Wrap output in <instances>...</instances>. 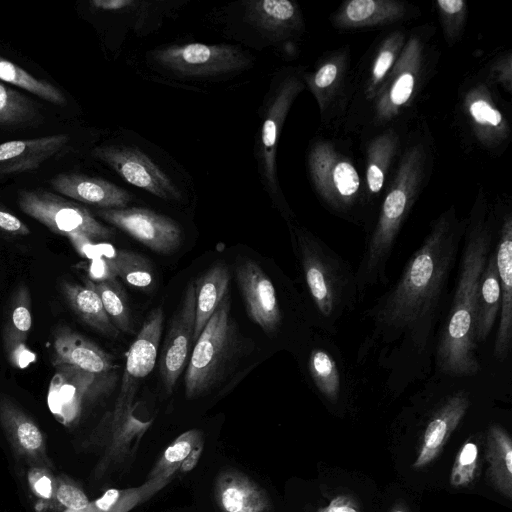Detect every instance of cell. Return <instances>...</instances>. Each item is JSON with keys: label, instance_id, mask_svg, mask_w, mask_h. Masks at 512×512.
<instances>
[{"label": "cell", "instance_id": "obj_1", "mask_svg": "<svg viewBox=\"0 0 512 512\" xmlns=\"http://www.w3.org/2000/svg\"><path fill=\"white\" fill-rule=\"evenodd\" d=\"M462 230L439 223L405 263L398 279L367 309L356 364H374L395 395L425 380L449 306V284Z\"/></svg>", "mask_w": 512, "mask_h": 512}, {"label": "cell", "instance_id": "obj_2", "mask_svg": "<svg viewBox=\"0 0 512 512\" xmlns=\"http://www.w3.org/2000/svg\"><path fill=\"white\" fill-rule=\"evenodd\" d=\"M466 236L434 356L435 371L451 377L473 376L480 370L474 338L476 300L481 274L494 249L488 229L476 227Z\"/></svg>", "mask_w": 512, "mask_h": 512}, {"label": "cell", "instance_id": "obj_3", "mask_svg": "<svg viewBox=\"0 0 512 512\" xmlns=\"http://www.w3.org/2000/svg\"><path fill=\"white\" fill-rule=\"evenodd\" d=\"M293 251L308 299L311 324L329 336L359 301L356 270L333 248L304 230L292 235Z\"/></svg>", "mask_w": 512, "mask_h": 512}, {"label": "cell", "instance_id": "obj_4", "mask_svg": "<svg viewBox=\"0 0 512 512\" xmlns=\"http://www.w3.org/2000/svg\"><path fill=\"white\" fill-rule=\"evenodd\" d=\"M250 348L231 314L228 293L196 339L184 377L185 396L197 399L211 392L235 370Z\"/></svg>", "mask_w": 512, "mask_h": 512}, {"label": "cell", "instance_id": "obj_5", "mask_svg": "<svg viewBox=\"0 0 512 512\" xmlns=\"http://www.w3.org/2000/svg\"><path fill=\"white\" fill-rule=\"evenodd\" d=\"M18 205L49 230L68 238L77 253L85 258H95V241L109 239L114 234L86 207L43 189L21 191Z\"/></svg>", "mask_w": 512, "mask_h": 512}, {"label": "cell", "instance_id": "obj_6", "mask_svg": "<svg viewBox=\"0 0 512 512\" xmlns=\"http://www.w3.org/2000/svg\"><path fill=\"white\" fill-rule=\"evenodd\" d=\"M54 367L47 405L55 419L68 427L78 423L85 408L108 395L118 380L115 370L96 374L71 365Z\"/></svg>", "mask_w": 512, "mask_h": 512}, {"label": "cell", "instance_id": "obj_7", "mask_svg": "<svg viewBox=\"0 0 512 512\" xmlns=\"http://www.w3.org/2000/svg\"><path fill=\"white\" fill-rule=\"evenodd\" d=\"M164 312L153 309L145 318L134 341L126 353L124 373L118 397L110 419L117 422L127 418L134 410V398L141 382L153 371L163 332Z\"/></svg>", "mask_w": 512, "mask_h": 512}, {"label": "cell", "instance_id": "obj_8", "mask_svg": "<svg viewBox=\"0 0 512 512\" xmlns=\"http://www.w3.org/2000/svg\"><path fill=\"white\" fill-rule=\"evenodd\" d=\"M161 66L186 76H212L246 68L250 60L232 45L191 43L154 50Z\"/></svg>", "mask_w": 512, "mask_h": 512}, {"label": "cell", "instance_id": "obj_9", "mask_svg": "<svg viewBox=\"0 0 512 512\" xmlns=\"http://www.w3.org/2000/svg\"><path fill=\"white\" fill-rule=\"evenodd\" d=\"M304 368L312 388L327 404L337 407L346 401L352 377L329 335L322 333L308 340Z\"/></svg>", "mask_w": 512, "mask_h": 512}, {"label": "cell", "instance_id": "obj_10", "mask_svg": "<svg viewBox=\"0 0 512 512\" xmlns=\"http://www.w3.org/2000/svg\"><path fill=\"white\" fill-rule=\"evenodd\" d=\"M235 277L248 317L266 335H278L285 315L270 276L257 262L244 258L235 268Z\"/></svg>", "mask_w": 512, "mask_h": 512}, {"label": "cell", "instance_id": "obj_11", "mask_svg": "<svg viewBox=\"0 0 512 512\" xmlns=\"http://www.w3.org/2000/svg\"><path fill=\"white\" fill-rule=\"evenodd\" d=\"M97 215L155 253L172 254L182 243L176 221L146 208L99 209Z\"/></svg>", "mask_w": 512, "mask_h": 512}, {"label": "cell", "instance_id": "obj_12", "mask_svg": "<svg viewBox=\"0 0 512 512\" xmlns=\"http://www.w3.org/2000/svg\"><path fill=\"white\" fill-rule=\"evenodd\" d=\"M92 155L133 186L164 200L181 199L179 190L170 178L136 147L104 145L94 148Z\"/></svg>", "mask_w": 512, "mask_h": 512}, {"label": "cell", "instance_id": "obj_13", "mask_svg": "<svg viewBox=\"0 0 512 512\" xmlns=\"http://www.w3.org/2000/svg\"><path fill=\"white\" fill-rule=\"evenodd\" d=\"M195 282L186 286L181 302L170 320L159 359V374L167 394H171L187 366L195 328Z\"/></svg>", "mask_w": 512, "mask_h": 512}, {"label": "cell", "instance_id": "obj_14", "mask_svg": "<svg viewBox=\"0 0 512 512\" xmlns=\"http://www.w3.org/2000/svg\"><path fill=\"white\" fill-rule=\"evenodd\" d=\"M0 425L16 456L31 467L53 470L41 429L28 414L5 396H0Z\"/></svg>", "mask_w": 512, "mask_h": 512}, {"label": "cell", "instance_id": "obj_15", "mask_svg": "<svg viewBox=\"0 0 512 512\" xmlns=\"http://www.w3.org/2000/svg\"><path fill=\"white\" fill-rule=\"evenodd\" d=\"M52 364L71 365L87 372L103 374L114 370L111 354L67 325L53 332Z\"/></svg>", "mask_w": 512, "mask_h": 512}, {"label": "cell", "instance_id": "obj_16", "mask_svg": "<svg viewBox=\"0 0 512 512\" xmlns=\"http://www.w3.org/2000/svg\"><path fill=\"white\" fill-rule=\"evenodd\" d=\"M31 307L30 291L27 285L22 283L11 298L2 333L7 360L17 369H24L36 360V354L27 346L28 334L33 323Z\"/></svg>", "mask_w": 512, "mask_h": 512}, {"label": "cell", "instance_id": "obj_17", "mask_svg": "<svg viewBox=\"0 0 512 512\" xmlns=\"http://www.w3.org/2000/svg\"><path fill=\"white\" fill-rule=\"evenodd\" d=\"M52 188L73 200L100 209L125 208L132 195L114 183L82 173H61L51 180Z\"/></svg>", "mask_w": 512, "mask_h": 512}, {"label": "cell", "instance_id": "obj_18", "mask_svg": "<svg viewBox=\"0 0 512 512\" xmlns=\"http://www.w3.org/2000/svg\"><path fill=\"white\" fill-rule=\"evenodd\" d=\"M470 405L468 393L456 391L443 400L433 413L424 431L422 444L415 468H422L432 462L441 452L450 435L458 426Z\"/></svg>", "mask_w": 512, "mask_h": 512}, {"label": "cell", "instance_id": "obj_19", "mask_svg": "<svg viewBox=\"0 0 512 512\" xmlns=\"http://www.w3.org/2000/svg\"><path fill=\"white\" fill-rule=\"evenodd\" d=\"M495 251V261L501 291V308L496 330L493 355L504 361L512 344V226L504 224Z\"/></svg>", "mask_w": 512, "mask_h": 512}, {"label": "cell", "instance_id": "obj_20", "mask_svg": "<svg viewBox=\"0 0 512 512\" xmlns=\"http://www.w3.org/2000/svg\"><path fill=\"white\" fill-rule=\"evenodd\" d=\"M68 134H54L0 144V174L10 175L37 169L68 143Z\"/></svg>", "mask_w": 512, "mask_h": 512}, {"label": "cell", "instance_id": "obj_21", "mask_svg": "<svg viewBox=\"0 0 512 512\" xmlns=\"http://www.w3.org/2000/svg\"><path fill=\"white\" fill-rule=\"evenodd\" d=\"M215 498L221 512H273L266 492L238 470L219 474Z\"/></svg>", "mask_w": 512, "mask_h": 512}, {"label": "cell", "instance_id": "obj_22", "mask_svg": "<svg viewBox=\"0 0 512 512\" xmlns=\"http://www.w3.org/2000/svg\"><path fill=\"white\" fill-rule=\"evenodd\" d=\"M230 279V268L225 263L219 262L196 280L193 346L217 307L229 293Z\"/></svg>", "mask_w": 512, "mask_h": 512}, {"label": "cell", "instance_id": "obj_23", "mask_svg": "<svg viewBox=\"0 0 512 512\" xmlns=\"http://www.w3.org/2000/svg\"><path fill=\"white\" fill-rule=\"evenodd\" d=\"M501 308V291L495 261V251H491L480 277L474 322V338L478 344L486 341Z\"/></svg>", "mask_w": 512, "mask_h": 512}, {"label": "cell", "instance_id": "obj_24", "mask_svg": "<svg viewBox=\"0 0 512 512\" xmlns=\"http://www.w3.org/2000/svg\"><path fill=\"white\" fill-rule=\"evenodd\" d=\"M61 291L69 307L85 324L106 337L115 339L119 336V330L111 322L99 295L91 286L64 281Z\"/></svg>", "mask_w": 512, "mask_h": 512}, {"label": "cell", "instance_id": "obj_25", "mask_svg": "<svg viewBox=\"0 0 512 512\" xmlns=\"http://www.w3.org/2000/svg\"><path fill=\"white\" fill-rule=\"evenodd\" d=\"M488 473L494 487L504 496H512V441L507 431L498 424L487 433Z\"/></svg>", "mask_w": 512, "mask_h": 512}, {"label": "cell", "instance_id": "obj_26", "mask_svg": "<svg viewBox=\"0 0 512 512\" xmlns=\"http://www.w3.org/2000/svg\"><path fill=\"white\" fill-rule=\"evenodd\" d=\"M296 13L288 0H254L246 3L245 19L253 26L271 35L281 32Z\"/></svg>", "mask_w": 512, "mask_h": 512}, {"label": "cell", "instance_id": "obj_27", "mask_svg": "<svg viewBox=\"0 0 512 512\" xmlns=\"http://www.w3.org/2000/svg\"><path fill=\"white\" fill-rule=\"evenodd\" d=\"M84 282L99 295L105 312L119 332L131 333L133 323L127 295L121 283L116 278L100 282L85 279Z\"/></svg>", "mask_w": 512, "mask_h": 512}, {"label": "cell", "instance_id": "obj_28", "mask_svg": "<svg viewBox=\"0 0 512 512\" xmlns=\"http://www.w3.org/2000/svg\"><path fill=\"white\" fill-rule=\"evenodd\" d=\"M0 81L24 89L55 105H65L62 92L48 81L35 78L26 70L0 56Z\"/></svg>", "mask_w": 512, "mask_h": 512}, {"label": "cell", "instance_id": "obj_29", "mask_svg": "<svg viewBox=\"0 0 512 512\" xmlns=\"http://www.w3.org/2000/svg\"><path fill=\"white\" fill-rule=\"evenodd\" d=\"M115 276L130 286L146 289L152 285L153 270L144 256L129 250H114L107 256Z\"/></svg>", "mask_w": 512, "mask_h": 512}, {"label": "cell", "instance_id": "obj_30", "mask_svg": "<svg viewBox=\"0 0 512 512\" xmlns=\"http://www.w3.org/2000/svg\"><path fill=\"white\" fill-rule=\"evenodd\" d=\"M200 441L202 437L198 430H189L181 434L166 448L149 474L148 480L166 485L171 476L179 470L182 461Z\"/></svg>", "mask_w": 512, "mask_h": 512}, {"label": "cell", "instance_id": "obj_31", "mask_svg": "<svg viewBox=\"0 0 512 512\" xmlns=\"http://www.w3.org/2000/svg\"><path fill=\"white\" fill-rule=\"evenodd\" d=\"M162 486L164 485L148 480L136 488L108 489L100 498L90 502L87 508L90 512H128L138 503L153 495Z\"/></svg>", "mask_w": 512, "mask_h": 512}, {"label": "cell", "instance_id": "obj_32", "mask_svg": "<svg viewBox=\"0 0 512 512\" xmlns=\"http://www.w3.org/2000/svg\"><path fill=\"white\" fill-rule=\"evenodd\" d=\"M38 117L39 111L33 101L0 81V126H26Z\"/></svg>", "mask_w": 512, "mask_h": 512}, {"label": "cell", "instance_id": "obj_33", "mask_svg": "<svg viewBox=\"0 0 512 512\" xmlns=\"http://www.w3.org/2000/svg\"><path fill=\"white\" fill-rule=\"evenodd\" d=\"M285 95H279L275 102L269 107L261 128V164L262 170L270 184H274V155L278 132L284 112V105L287 104Z\"/></svg>", "mask_w": 512, "mask_h": 512}, {"label": "cell", "instance_id": "obj_34", "mask_svg": "<svg viewBox=\"0 0 512 512\" xmlns=\"http://www.w3.org/2000/svg\"><path fill=\"white\" fill-rule=\"evenodd\" d=\"M478 467V447L474 442H466L456 456L450 482L455 487L469 485L475 478Z\"/></svg>", "mask_w": 512, "mask_h": 512}, {"label": "cell", "instance_id": "obj_35", "mask_svg": "<svg viewBox=\"0 0 512 512\" xmlns=\"http://www.w3.org/2000/svg\"><path fill=\"white\" fill-rule=\"evenodd\" d=\"M53 501L67 510H83L88 507L90 501L84 491L67 476L60 475L56 478Z\"/></svg>", "mask_w": 512, "mask_h": 512}, {"label": "cell", "instance_id": "obj_36", "mask_svg": "<svg viewBox=\"0 0 512 512\" xmlns=\"http://www.w3.org/2000/svg\"><path fill=\"white\" fill-rule=\"evenodd\" d=\"M28 484L35 497L43 502L53 501L56 478L52 470L31 467L28 472Z\"/></svg>", "mask_w": 512, "mask_h": 512}, {"label": "cell", "instance_id": "obj_37", "mask_svg": "<svg viewBox=\"0 0 512 512\" xmlns=\"http://www.w3.org/2000/svg\"><path fill=\"white\" fill-rule=\"evenodd\" d=\"M333 178L338 191L343 196L354 194L359 187L358 174L349 163H339L334 169Z\"/></svg>", "mask_w": 512, "mask_h": 512}, {"label": "cell", "instance_id": "obj_38", "mask_svg": "<svg viewBox=\"0 0 512 512\" xmlns=\"http://www.w3.org/2000/svg\"><path fill=\"white\" fill-rule=\"evenodd\" d=\"M0 231L14 236H25L30 233L28 226L10 212L0 209Z\"/></svg>", "mask_w": 512, "mask_h": 512}, {"label": "cell", "instance_id": "obj_39", "mask_svg": "<svg viewBox=\"0 0 512 512\" xmlns=\"http://www.w3.org/2000/svg\"><path fill=\"white\" fill-rule=\"evenodd\" d=\"M375 7L372 0H354L347 6L346 14L352 21H362L372 15Z\"/></svg>", "mask_w": 512, "mask_h": 512}, {"label": "cell", "instance_id": "obj_40", "mask_svg": "<svg viewBox=\"0 0 512 512\" xmlns=\"http://www.w3.org/2000/svg\"><path fill=\"white\" fill-rule=\"evenodd\" d=\"M471 113L478 122H489L492 125H498L501 122L500 113L492 109L484 101H476L473 103Z\"/></svg>", "mask_w": 512, "mask_h": 512}, {"label": "cell", "instance_id": "obj_41", "mask_svg": "<svg viewBox=\"0 0 512 512\" xmlns=\"http://www.w3.org/2000/svg\"><path fill=\"white\" fill-rule=\"evenodd\" d=\"M413 82L410 74H404L397 80L391 92V99L395 104L407 101L413 89Z\"/></svg>", "mask_w": 512, "mask_h": 512}, {"label": "cell", "instance_id": "obj_42", "mask_svg": "<svg viewBox=\"0 0 512 512\" xmlns=\"http://www.w3.org/2000/svg\"><path fill=\"white\" fill-rule=\"evenodd\" d=\"M317 512H359L356 504L351 498L347 496L335 497L324 508L319 509Z\"/></svg>", "mask_w": 512, "mask_h": 512}, {"label": "cell", "instance_id": "obj_43", "mask_svg": "<svg viewBox=\"0 0 512 512\" xmlns=\"http://www.w3.org/2000/svg\"><path fill=\"white\" fill-rule=\"evenodd\" d=\"M90 3L94 8L104 11H120L136 4L132 0H93Z\"/></svg>", "mask_w": 512, "mask_h": 512}, {"label": "cell", "instance_id": "obj_44", "mask_svg": "<svg viewBox=\"0 0 512 512\" xmlns=\"http://www.w3.org/2000/svg\"><path fill=\"white\" fill-rule=\"evenodd\" d=\"M336 75V66L333 64H327L317 72L315 77V83L320 88L327 87L334 81Z\"/></svg>", "mask_w": 512, "mask_h": 512}, {"label": "cell", "instance_id": "obj_45", "mask_svg": "<svg viewBox=\"0 0 512 512\" xmlns=\"http://www.w3.org/2000/svg\"><path fill=\"white\" fill-rule=\"evenodd\" d=\"M203 451V442L200 441L182 461L179 470L182 473L190 472L198 463L201 453Z\"/></svg>", "mask_w": 512, "mask_h": 512}, {"label": "cell", "instance_id": "obj_46", "mask_svg": "<svg viewBox=\"0 0 512 512\" xmlns=\"http://www.w3.org/2000/svg\"><path fill=\"white\" fill-rule=\"evenodd\" d=\"M367 180L370 190L372 192H378L383 184L382 171L376 165H371L368 169Z\"/></svg>", "mask_w": 512, "mask_h": 512}, {"label": "cell", "instance_id": "obj_47", "mask_svg": "<svg viewBox=\"0 0 512 512\" xmlns=\"http://www.w3.org/2000/svg\"><path fill=\"white\" fill-rule=\"evenodd\" d=\"M393 61V55L389 51H385L381 53L379 56L375 68H374V75L376 78H381L385 74V72L388 70L390 65Z\"/></svg>", "mask_w": 512, "mask_h": 512}, {"label": "cell", "instance_id": "obj_48", "mask_svg": "<svg viewBox=\"0 0 512 512\" xmlns=\"http://www.w3.org/2000/svg\"><path fill=\"white\" fill-rule=\"evenodd\" d=\"M438 4L445 12L454 14L462 9L464 2L461 0H439Z\"/></svg>", "mask_w": 512, "mask_h": 512}, {"label": "cell", "instance_id": "obj_49", "mask_svg": "<svg viewBox=\"0 0 512 512\" xmlns=\"http://www.w3.org/2000/svg\"><path fill=\"white\" fill-rule=\"evenodd\" d=\"M63 512H90V511L88 510V508H85L83 510H78V511L65 509Z\"/></svg>", "mask_w": 512, "mask_h": 512}, {"label": "cell", "instance_id": "obj_50", "mask_svg": "<svg viewBox=\"0 0 512 512\" xmlns=\"http://www.w3.org/2000/svg\"><path fill=\"white\" fill-rule=\"evenodd\" d=\"M394 512H405V511H404V510H402V509H397V510H395Z\"/></svg>", "mask_w": 512, "mask_h": 512}]
</instances>
